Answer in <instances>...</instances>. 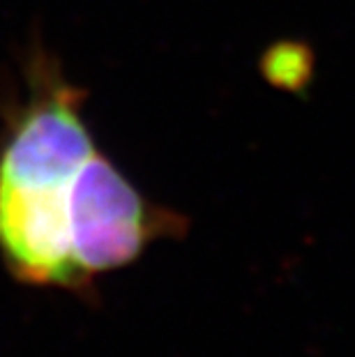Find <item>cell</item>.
<instances>
[{"label":"cell","instance_id":"obj_2","mask_svg":"<svg viewBox=\"0 0 355 357\" xmlns=\"http://www.w3.org/2000/svg\"><path fill=\"white\" fill-rule=\"evenodd\" d=\"M183 229L178 212L150 201L100 148L88 157L72 196V256L86 288Z\"/></svg>","mask_w":355,"mask_h":357},{"label":"cell","instance_id":"obj_3","mask_svg":"<svg viewBox=\"0 0 355 357\" xmlns=\"http://www.w3.org/2000/svg\"><path fill=\"white\" fill-rule=\"evenodd\" d=\"M261 72L275 88L298 90L312 77V53L296 42L275 44L263 53Z\"/></svg>","mask_w":355,"mask_h":357},{"label":"cell","instance_id":"obj_1","mask_svg":"<svg viewBox=\"0 0 355 357\" xmlns=\"http://www.w3.org/2000/svg\"><path fill=\"white\" fill-rule=\"evenodd\" d=\"M83 104L58 60L30 51L26 95L0 139V261L24 286L86 288L72 256L74 182L97 150Z\"/></svg>","mask_w":355,"mask_h":357}]
</instances>
